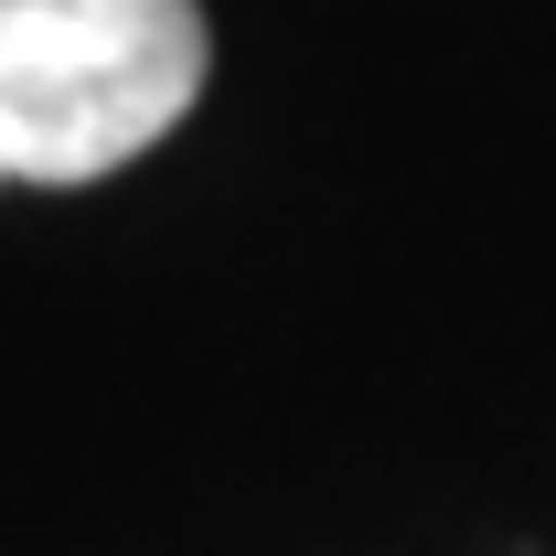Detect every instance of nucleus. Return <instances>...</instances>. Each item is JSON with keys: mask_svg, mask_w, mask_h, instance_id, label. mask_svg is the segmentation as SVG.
Segmentation results:
<instances>
[{"mask_svg": "<svg viewBox=\"0 0 556 556\" xmlns=\"http://www.w3.org/2000/svg\"><path fill=\"white\" fill-rule=\"evenodd\" d=\"M204 0H0V182H97L204 97Z\"/></svg>", "mask_w": 556, "mask_h": 556, "instance_id": "1", "label": "nucleus"}]
</instances>
